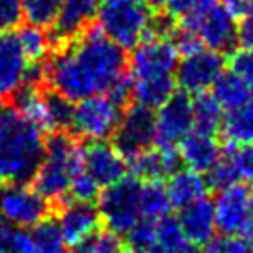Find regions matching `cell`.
Segmentation results:
<instances>
[{"label":"cell","instance_id":"cell-27","mask_svg":"<svg viewBox=\"0 0 253 253\" xmlns=\"http://www.w3.org/2000/svg\"><path fill=\"white\" fill-rule=\"evenodd\" d=\"M63 0H23L24 19L40 28H52L60 15Z\"/></svg>","mask_w":253,"mask_h":253},{"label":"cell","instance_id":"cell-28","mask_svg":"<svg viewBox=\"0 0 253 253\" xmlns=\"http://www.w3.org/2000/svg\"><path fill=\"white\" fill-rule=\"evenodd\" d=\"M155 242L157 253H173L177 248H181L186 242V237L179 225V220L171 218L169 214L155 220Z\"/></svg>","mask_w":253,"mask_h":253},{"label":"cell","instance_id":"cell-33","mask_svg":"<svg viewBox=\"0 0 253 253\" xmlns=\"http://www.w3.org/2000/svg\"><path fill=\"white\" fill-rule=\"evenodd\" d=\"M216 2L218 0H166L164 6H166L168 15L181 21L182 24L199 15L201 11H205L207 8H211Z\"/></svg>","mask_w":253,"mask_h":253},{"label":"cell","instance_id":"cell-21","mask_svg":"<svg viewBox=\"0 0 253 253\" xmlns=\"http://www.w3.org/2000/svg\"><path fill=\"white\" fill-rule=\"evenodd\" d=\"M207 179L199 171L194 169H175L173 173L168 177L166 194L169 198L171 207L182 209V207L190 205L194 201L201 198H207Z\"/></svg>","mask_w":253,"mask_h":253},{"label":"cell","instance_id":"cell-32","mask_svg":"<svg viewBox=\"0 0 253 253\" xmlns=\"http://www.w3.org/2000/svg\"><path fill=\"white\" fill-rule=\"evenodd\" d=\"M73 253H123L119 237L112 231H97L80 244L73 246Z\"/></svg>","mask_w":253,"mask_h":253},{"label":"cell","instance_id":"cell-37","mask_svg":"<svg viewBox=\"0 0 253 253\" xmlns=\"http://www.w3.org/2000/svg\"><path fill=\"white\" fill-rule=\"evenodd\" d=\"M205 253H253V250L248 246L244 238L221 235V237L211 238V242H207Z\"/></svg>","mask_w":253,"mask_h":253},{"label":"cell","instance_id":"cell-3","mask_svg":"<svg viewBox=\"0 0 253 253\" xmlns=\"http://www.w3.org/2000/svg\"><path fill=\"white\" fill-rule=\"evenodd\" d=\"M45 130L15 104H0V182L26 184L45 151Z\"/></svg>","mask_w":253,"mask_h":253},{"label":"cell","instance_id":"cell-15","mask_svg":"<svg viewBox=\"0 0 253 253\" xmlns=\"http://www.w3.org/2000/svg\"><path fill=\"white\" fill-rule=\"evenodd\" d=\"M82 168L101 188L121 181L126 173V160L112 143L91 142L82 149Z\"/></svg>","mask_w":253,"mask_h":253},{"label":"cell","instance_id":"cell-6","mask_svg":"<svg viewBox=\"0 0 253 253\" xmlns=\"http://www.w3.org/2000/svg\"><path fill=\"white\" fill-rule=\"evenodd\" d=\"M143 181L123 177L99 194V216L114 235H126L143 220L142 214Z\"/></svg>","mask_w":253,"mask_h":253},{"label":"cell","instance_id":"cell-24","mask_svg":"<svg viewBox=\"0 0 253 253\" xmlns=\"http://www.w3.org/2000/svg\"><path fill=\"white\" fill-rule=\"evenodd\" d=\"M223 121V108L214 99V95L199 93L194 99V130L216 134Z\"/></svg>","mask_w":253,"mask_h":253},{"label":"cell","instance_id":"cell-38","mask_svg":"<svg viewBox=\"0 0 253 253\" xmlns=\"http://www.w3.org/2000/svg\"><path fill=\"white\" fill-rule=\"evenodd\" d=\"M237 40L242 48L253 50V13L240 19V24L237 28Z\"/></svg>","mask_w":253,"mask_h":253},{"label":"cell","instance_id":"cell-11","mask_svg":"<svg viewBox=\"0 0 253 253\" xmlns=\"http://www.w3.org/2000/svg\"><path fill=\"white\" fill-rule=\"evenodd\" d=\"M223 65H225V60L220 52L199 47L192 52L182 54L177 63L175 80L184 93H207L214 86V82L220 79V75L223 73Z\"/></svg>","mask_w":253,"mask_h":253},{"label":"cell","instance_id":"cell-14","mask_svg":"<svg viewBox=\"0 0 253 253\" xmlns=\"http://www.w3.org/2000/svg\"><path fill=\"white\" fill-rule=\"evenodd\" d=\"M214 220L216 229L221 235H244L253 221L250 209V190L246 184L237 182L233 186L218 190V198L214 201Z\"/></svg>","mask_w":253,"mask_h":253},{"label":"cell","instance_id":"cell-36","mask_svg":"<svg viewBox=\"0 0 253 253\" xmlns=\"http://www.w3.org/2000/svg\"><path fill=\"white\" fill-rule=\"evenodd\" d=\"M23 19V0H0V34L15 30Z\"/></svg>","mask_w":253,"mask_h":253},{"label":"cell","instance_id":"cell-8","mask_svg":"<svg viewBox=\"0 0 253 253\" xmlns=\"http://www.w3.org/2000/svg\"><path fill=\"white\" fill-rule=\"evenodd\" d=\"M43 65H34L28 60L17 32L0 34V99L13 97L24 86L41 79Z\"/></svg>","mask_w":253,"mask_h":253},{"label":"cell","instance_id":"cell-23","mask_svg":"<svg viewBox=\"0 0 253 253\" xmlns=\"http://www.w3.org/2000/svg\"><path fill=\"white\" fill-rule=\"evenodd\" d=\"M214 99L220 103V106L225 112H231L235 108H240L242 104L250 101L252 95V86L246 84L244 80L237 77L235 73L223 71L220 79L214 82L212 86Z\"/></svg>","mask_w":253,"mask_h":253},{"label":"cell","instance_id":"cell-29","mask_svg":"<svg viewBox=\"0 0 253 253\" xmlns=\"http://www.w3.org/2000/svg\"><path fill=\"white\" fill-rule=\"evenodd\" d=\"M32 240L38 253H63L65 240H63L60 227L56 221L43 220L30 229Z\"/></svg>","mask_w":253,"mask_h":253},{"label":"cell","instance_id":"cell-5","mask_svg":"<svg viewBox=\"0 0 253 253\" xmlns=\"http://www.w3.org/2000/svg\"><path fill=\"white\" fill-rule=\"evenodd\" d=\"M95 17L99 30L123 50L134 48L157 32L149 0H101Z\"/></svg>","mask_w":253,"mask_h":253},{"label":"cell","instance_id":"cell-13","mask_svg":"<svg viewBox=\"0 0 253 253\" xmlns=\"http://www.w3.org/2000/svg\"><path fill=\"white\" fill-rule=\"evenodd\" d=\"M155 143V114L153 110L132 104L123 114L118 130L114 132V147L125 157V160L138 153L149 149Z\"/></svg>","mask_w":253,"mask_h":253},{"label":"cell","instance_id":"cell-12","mask_svg":"<svg viewBox=\"0 0 253 253\" xmlns=\"http://www.w3.org/2000/svg\"><path fill=\"white\" fill-rule=\"evenodd\" d=\"M190 130H194V99L179 91L158 106L155 114V143L160 147H177Z\"/></svg>","mask_w":253,"mask_h":253},{"label":"cell","instance_id":"cell-20","mask_svg":"<svg viewBox=\"0 0 253 253\" xmlns=\"http://www.w3.org/2000/svg\"><path fill=\"white\" fill-rule=\"evenodd\" d=\"M99 2L101 0H63L60 15L52 26V30H54L52 40L56 43L67 41L84 30L87 23L97 13Z\"/></svg>","mask_w":253,"mask_h":253},{"label":"cell","instance_id":"cell-1","mask_svg":"<svg viewBox=\"0 0 253 253\" xmlns=\"http://www.w3.org/2000/svg\"><path fill=\"white\" fill-rule=\"evenodd\" d=\"M125 50L97 28H84L43 65L41 79L69 103L106 93L125 75Z\"/></svg>","mask_w":253,"mask_h":253},{"label":"cell","instance_id":"cell-34","mask_svg":"<svg viewBox=\"0 0 253 253\" xmlns=\"http://www.w3.org/2000/svg\"><path fill=\"white\" fill-rule=\"evenodd\" d=\"M99 190H101V186H99V184L84 171V168H82V171L73 179L67 198L71 199V201L91 203L95 198H99Z\"/></svg>","mask_w":253,"mask_h":253},{"label":"cell","instance_id":"cell-4","mask_svg":"<svg viewBox=\"0 0 253 253\" xmlns=\"http://www.w3.org/2000/svg\"><path fill=\"white\" fill-rule=\"evenodd\" d=\"M82 171V149L71 136L54 132L45 142V151L36 175V190L47 201L67 199L73 179Z\"/></svg>","mask_w":253,"mask_h":253},{"label":"cell","instance_id":"cell-18","mask_svg":"<svg viewBox=\"0 0 253 253\" xmlns=\"http://www.w3.org/2000/svg\"><path fill=\"white\" fill-rule=\"evenodd\" d=\"M179 158L188 169L205 173L220 160L221 149L214 134H205L199 130H190L179 142Z\"/></svg>","mask_w":253,"mask_h":253},{"label":"cell","instance_id":"cell-43","mask_svg":"<svg viewBox=\"0 0 253 253\" xmlns=\"http://www.w3.org/2000/svg\"><path fill=\"white\" fill-rule=\"evenodd\" d=\"M250 209H252V216H253V192H250Z\"/></svg>","mask_w":253,"mask_h":253},{"label":"cell","instance_id":"cell-25","mask_svg":"<svg viewBox=\"0 0 253 253\" xmlns=\"http://www.w3.org/2000/svg\"><path fill=\"white\" fill-rule=\"evenodd\" d=\"M17 38L23 45V50L26 52L28 60L34 65H41L50 54V48L54 45V40L47 34L45 28L28 24L17 32Z\"/></svg>","mask_w":253,"mask_h":253},{"label":"cell","instance_id":"cell-44","mask_svg":"<svg viewBox=\"0 0 253 253\" xmlns=\"http://www.w3.org/2000/svg\"><path fill=\"white\" fill-rule=\"evenodd\" d=\"M123 253H136V252H132V250H126V252H123Z\"/></svg>","mask_w":253,"mask_h":253},{"label":"cell","instance_id":"cell-17","mask_svg":"<svg viewBox=\"0 0 253 253\" xmlns=\"http://www.w3.org/2000/svg\"><path fill=\"white\" fill-rule=\"evenodd\" d=\"M56 223L60 227L65 244L77 246L99 231L101 216L91 203L73 201L65 209H62Z\"/></svg>","mask_w":253,"mask_h":253},{"label":"cell","instance_id":"cell-42","mask_svg":"<svg viewBox=\"0 0 253 253\" xmlns=\"http://www.w3.org/2000/svg\"><path fill=\"white\" fill-rule=\"evenodd\" d=\"M153 6H164L166 4V0H149Z\"/></svg>","mask_w":253,"mask_h":253},{"label":"cell","instance_id":"cell-35","mask_svg":"<svg viewBox=\"0 0 253 253\" xmlns=\"http://www.w3.org/2000/svg\"><path fill=\"white\" fill-rule=\"evenodd\" d=\"M229 71L253 87V50L233 48L229 56Z\"/></svg>","mask_w":253,"mask_h":253},{"label":"cell","instance_id":"cell-16","mask_svg":"<svg viewBox=\"0 0 253 253\" xmlns=\"http://www.w3.org/2000/svg\"><path fill=\"white\" fill-rule=\"evenodd\" d=\"M126 168L132 171V177L140 181H158L162 182L179 169L181 158L177 153V147H153L138 153L136 157L126 160Z\"/></svg>","mask_w":253,"mask_h":253},{"label":"cell","instance_id":"cell-9","mask_svg":"<svg viewBox=\"0 0 253 253\" xmlns=\"http://www.w3.org/2000/svg\"><path fill=\"white\" fill-rule=\"evenodd\" d=\"M181 28L192 32L205 48H211L220 54L231 52L235 45H238L237 19L218 2L207 8L205 11H201L194 19L182 23Z\"/></svg>","mask_w":253,"mask_h":253},{"label":"cell","instance_id":"cell-30","mask_svg":"<svg viewBox=\"0 0 253 253\" xmlns=\"http://www.w3.org/2000/svg\"><path fill=\"white\" fill-rule=\"evenodd\" d=\"M225 160L229 162L233 173L240 184H253V143L231 145V149L223 153Z\"/></svg>","mask_w":253,"mask_h":253},{"label":"cell","instance_id":"cell-26","mask_svg":"<svg viewBox=\"0 0 253 253\" xmlns=\"http://www.w3.org/2000/svg\"><path fill=\"white\" fill-rule=\"evenodd\" d=\"M171 209L166 186L158 181H143L142 186V214L143 220H158L168 216Z\"/></svg>","mask_w":253,"mask_h":253},{"label":"cell","instance_id":"cell-41","mask_svg":"<svg viewBox=\"0 0 253 253\" xmlns=\"http://www.w3.org/2000/svg\"><path fill=\"white\" fill-rule=\"evenodd\" d=\"M244 240L248 242V246L253 250V221H252V225L246 229V233H244Z\"/></svg>","mask_w":253,"mask_h":253},{"label":"cell","instance_id":"cell-40","mask_svg":"<svg viewBox=\"0 0 253 253\" xmlns=\"http://www.w3.org/2000/svg\"><path fill=\"white\" fill-rule=\"evenodd\" d=\"M173 253H205V252H203V250H201L198 244H194V242L186 240V242H184L181 248H177Z\"/></svg>","mask_w":253,"mask_h":253},{"label":"cell","instance_id":"cell-19","mask_svg":"<svg viewBox=\"0 0 253 253\" xmlns=\"http://www.w3.org/2000/svg\"><path fill=\"white\" fill-rule=\"evenodd\" d=\"M179 225L186 240L194 244H207L211 242L216 231V220H214V203L209 198H201L190 205L179 209Z\"/></svg>","mask_w":253,"mask_h":253},{"label":"cell","instance_id":"cell-31","mask_svg":"<svg viewBox=\"0 0 253 253\" xmlns=\"http://www.w3.org/2000/svg\"><path fill=\"white\" fill-rule=\"evenodd\" d=\"M0 253H38L28 229L0 223Z\"/></svg>","mask_w":253,"mask_h":253},{"label":"cell","instance_id":"cell-10","mask_svg":"<svg viewBox=\"0 0 253 253\" xmlns=\"http://www.w3.org/2000/svg\"><path fill=\"white\" fill-rule=\"evenodd\" d=\"M48 201L36 188L26 184H6L0 190V218L4 223L32 229L47 220Z\"/></svg>","mask_w":253,"mask_h":253},{"label":"cell","instance_id":"cell-7","mask_svg":"<svg viewBox=\"0 0 253 253\" xmlns=\"http://www.w3.org/2000/svg\"><path fill=\"white\" fill-rule=\"evenodd\" d=\"M123 118V106L110 95L101 93L82 99L73 106V132L89 142H106L118 130Z\"/></svg>","mask_w":253,"mask_h":253},{"label":"cell","instance_id":"cell-22","mask_svg":"<svg viewBox=\"0 0 253 253\" xmlns=\"http://www.w3.org/2000/svg\"><path fill=\"white\" fill-rule=\"evenodd\" d=\"M223 140L229 145L253 143V103L248 101L240 108L227 112L220 126Z\"/></svg>","mask_w":253,"mask_h":253},{"label":"cell","instance_id":"cell-2","mask_svg":"<svg viewBox=\"0 0 253 253\" xmlns=\"http://www.w3.org/2000/svg\"><path fill=\"white\" fill-rule=\"evenodd\" d=\"M179 56L173 40L166 34H153L132 48L126 77L134 104L155 110L175 93Z\"/></svg>","mask_w":253,"mask_h":253},{"label":"cell","instance_id":"cell-39","mask_svg":"<svg viewBox=\"0 0 253 253\" xmlns=\"http://www.w3.org/2000/svg\"><path fill=\"white\" fill-rule=\"evenodd\" d=\"M221 6L227 9L237 21L253 13V0H223Z\"/></svg>","mask_w":253,"mask_h":253}]
</instances>
